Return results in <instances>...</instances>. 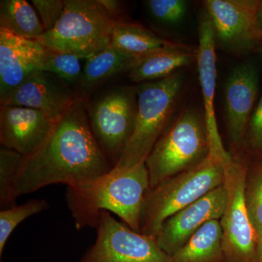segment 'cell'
I'll use <instances>...</instances> for the list:
<instances>
[{
  "instance_id": "obj_1",
  "label": "cell",
  "mask_w": 262,
  "mask_h": 262,
  "mask_svg": "<svg viewBox=\"0 0 262 262\" xmlns=\"http://www.w3.org/2000/svg\"><path fill=\"white\" fill-rule=\"evenodd\" d=\"M114 168L95 139L85 101L78 98L40 146L24 157L15 183L18 198L52 184L80 187Z\"/></svg>"
},
{
  "instance_id": "obj_2",
  "label": "cell",
  "mask_w": 262,
  "mask_h": 262,
  "mask_svg": "<svg viewBox=\"0 0 262 262\" xmlns=\"http://www.w3.org/2000/svg\"><path fill=\"white\" fill-rule=\"evenodd\" d=\"M150 187L145 163L133 168H114L96 180L67 187L66 201L77 229L96 228L102 211L112 212L139 232L144 195Z\"/></svg>"
},
{
  "instance_id": "obj_3",
  "label": "cell",
  "mask_w": 262,
  "mask_h": 262,
  "mask_svg": "<svg viewBox=\"0 0 262 262\" xmlns=\"http://www.w3.org/2000/svg\"><path fill=\"white\" fill-rule=\"evenodd\" d=\"M227 161L210 155L198 166L149 187L141 206L139 232L156 237L169 217L222 185Z\"/></svg>"
},
{
  "instance_id": "obj_4",
  "label": "cell",
  "mask_w": 262,
  "mask_h": 262,
  "mask_svg": "<svg viewBox=\"0 0 262 262\" xmlns=\"http://www.w3.org/2000/svg\"><path fill=\"white\" fill-rule=\"evenodd\" d=\"M211 153L204 116L192 110L170 122L146 160L150 187L198 166Z\"/></svg>"
},
{
  "instance_id": "obj_5",
  "label": "cell",
  "mask_w": 262,
  "mask_h": 262,
  "mask_svg": "<svg viewBox=\"0 0 262 262\" xmlns=\"http://www.w3.org/2000/svg\"><path fill=\"white\" fill-rule=\"evenodd\" d=\"M116 23L98 0H65L58 23L37 41L48 50L86 59L110 46Z\"/></svg>"
},
{
  "instance_id": "obj_6",
  "label": "cell",
  "mask_w": 262,
  "mask_h": 262,
  "mask_svg": "<svg viewBox=\"0 0 262 262\" xmlns=\"http://www.w3.org/2000/svg\"><path fill=\"white\" fill-rule=\"evenodd\" d=\"M182 87L176 72L160 80L139 83L135 128L115 168H128L145 163L157 141L170 123Z\"/></svg>"
},
{
  "instance_id": "obj_7",
  "label": "cell",
  "mask_w": 262,
  "mask_h": 262,
  "mask_svg": "<svg viewBox=\"0 0 262 262\" xmlns=\"http://www.w3.org/2000/svg\"><path fill=\"white\" fill-rule=\"evenodd\" d=\"M84 101L95 139L115 168L135 128L137 89L122 85L101 88Z\"/></svg>"
},
{
  "instance_id": "obj_8",
  "label": "cell",
  "mask_w": 262,
  "mask_h": 262,
  "mask_svg": "<svg viewBox=\"0 0 262 262\" xmlns=\"http://www.w3.org/2000/svg\"><path fill=\"white\" fill-rule=\"evenodd\" d=\"M248 163L242 153H231L225 164L228 203L220 220L225 262H260L257 234L248 217L244 191Z\"/></svg>"
},
{
  "instance_id": "obj_9",
  "label": "cell",
  "mask_w": 262,
  "mask_h": 262,
  "mask_svg": "<svg viewBox=\"0 0 262 262\" xmlns=\"http://www.w3.org/2000/svg\"><path fill=\"white\" fill-rule=\"evenodd\" d=\"M96 229V241L80 262H172L156 237L133 230L110 212H101Z\"/></svg>"
},
{
  "instance_id": "obj_10",
  "label": "cell",
  "mask_w": 262,
  "mask_h": 262,
  "mask_svg": "<svg viewBox=\"0 0 262 262\" xmlns=\"http://www.w3.org/2000/svg\"><path fill=\"white\" fill-rule=\"evenodd\" d=\"M259 4L260 1L256 0L205 1L216 44L236 53L259 46L262 40V27L258 16Z\"/></svg>"
},
{
  "instance_id": "obj_11",
  "label": "cell",
  "mask_w": 262,
  "mask_h": 262,
  "mask_svg": "<svg viewBox=\"0 0 262 262\" xmlns=\"http://www.w3.org/2000/svg\"><path fill=\"white\" fill-rule=\"evenodd\" d=\"M228 203L225 183L169 217L156 236L160 247L172 256L207 222L220 220Z\"/></svg>"
},
{
  "instance_id": "obj_12",
  "label": "cell",
  "mask_w": 262,
  "mask_h": 262,
  "mask_svg": "<svg viewBox=\"0 0 262 262\" xmlns=\"http://www.w3.org/2000/svg\"><path fill=\"white\" fill-rule=\"evenodd\" d=\"M258 87L257 70L251 63L234 68L226 82V119L233 153H242L246 146L248 124L256 106Z\"/></svg>"
},
{
  "instance_id": "obj_13",
  "label": "cell",
  "mask_w": 262,
  "mask_h": 262,
  "mask_svg": "<svg viewBox=\"0 0 262 262\" xmlns=\"http://www.w3.org/2000/svg\"><path fill=\"white\" fill-rule=\"evenodd\" d=\"M75 89L45 71H36L3 101L1 106H18L42 111L57 121L78 98Z\"/></svg>"
},
{
  "instance_id": "obj_14",
  "label": "cell",
  "mask_w": 262,
  "mask_h": 262,
  "mask_svg": "<svg viewBox=\"0 0 262 262\" xmlns=\"http://www.w3.org/2000/svg\"><path fill=\"white\" fill-rule=\"evenodd\" d=\"M56 121L35 108L0 106V144L30 156L48 139Z\"/></svg>"
},
{
  "instance_id": "obj_15",
  "label": "cell",
  "mask_w": 262,
  "mask_h": 262,
  "mask_svg": "<svg viewBox=\"0 0 262 262\" xmlns=\"http://www.w3.org/2000/svg\"><path fill=\"white\" fill-rule=\"evenodd\" d=\"M215 32L211 19L206 14L199 25V45L196 50V63L201 84L204 119L210 143V155L224 160L230 158V153L226 151L221 139L215 117L214 98L216 84V55H215Z\"/></svg>"
},
{
  "instance_id": "obj_16",
  "label": "cell",
  "mask_w": 262,
  "mask_h": 262,
  "mask_svg": "<svg viewBox=\"0 0 262 262\" xmlns=\"http://www.w3.org/2000/svg\"><path fill=\"white\" fill-rule=\"evenodd\" d=\"M47 49L37 40L0 29V101L39 71Z\"/></svg>"
},
{
  "instance_id": "obj_17",
  "label": "cell",
  "mask_w": 262,
  "mask_h": 262,
  "mask_svg": "<svg viewBox=\"0 0 262 262\" xmlns=\"http://www.w3.org/2000/svg\"><path fill=\"white\" fill-rule=\"evenodd\" d=\"M196 58V51L170 42L167 46L139 57L128 72L131 81L142 83L165 78Z\"/></svg>"
},
{
  "instance_id": "obj_18",
  "label": "cell",
  "mask_w": 262,
  "mask_h": 262,
  "mask_svg": "<svg viewBox=\"0 0 262 262\" xmlns=\"http://www.w3.org/2000/svg\"><path fill=\"white\" fill-rule=\"evenodd\" d=\"M138 58L122 54L111 46L104 51L86 58L82 77L75 92L84 101L101 89L108 80L130 72Z\"/></svg>"
},
{
  "instance_id": "obj_19",
  "label": "cell",
  "mask_w": 262,
  "mask_h": 262,
  "mask_svg": "<svg viewBox=\"0 0 262 262\" xmlns=\"http://www.w3.org/2000/svg\"><path fill=\"white\" fill-rule=\"evenodd\" d=\"M171 257L172 262H225L220 220L205 224Z\"/></svg>"
},
{
  "instance_id": "obj_20",
  "label": "cell",
  "mask_w": 262,
  "mask_h": 262,
  "mask_svg": "<svg viewBox=\"0 0 262 262\" xmlns=\"http://www.w3.org/2000/svg\"><path fill=\"white\" fill-rule=\"evenodd\" d=\"M170 42L146 27L125 20L115 24L110 46L122 54L139 58Z\"/></svg>"
},
{
  "instance_id": "obj_21",
  "label": "cell",
  "mask_w": 262,
  "mask_h": 262,
  "mask_svg": "<svg viewBox=\"0 0 262 262\" xmlns=\"http://www.w3.org/2000/svg\"><path fill=\"white\" fill-rule=\"evenodd\" d=\"M0 29L33 40L45 32L35 8L26 0L0 1Z\"/></svg>"
},
{
  "instance_id": "obj_22",
  "label": "cell",
  "mask_w": 262,
  "mask_h": 262,
  "mask_svg": "<svg viewBox=\"0 0 262 262\" xmlns=\"http://www.w3.org/2000/svg\"><path fill=\"white\" fill-rule=\"evenodd\" d=\"M249 220L258 237H262V160L249 165L244 191Z\"/></svg>"
},
{
  "instance_id": "obj_23",
  "label": "cell",
  "mask_w": 262,
  "mask_h": 262,
  "mask_svg": "<svg viewBox=\"0 0 262 262\" xmlns=\"http://www.w3.org/2000/svg\"><path fill=\"white\" fill-rule=\"evenodd\" d=\"M45 200L33 199L21 205H15L0 211V257L3 256L5 245L14 229L22 222L32 215L38 214L49 208Z\"/></svg>"
},
{
  "instance_id": "obj_24",
  "label": "cell",
  "mask_w": 262,
  "mask_h": 262,
  "mask_svg": "<svg viewBox=\"0 0 262 262\" xmlns=\"http://www.w3.org/2000/svg\"><path fill=\"white\" fill-rule=\"evenodd\" d=\"M80 59L75 55L47 49L39 70L54 74L75 90L83 72Z\"/></svg>"
},
{
  "instance_id": "obj_25",
  "label": "cell",
  "mask_w": 262,
  "mask_h": 262,
  "mask_svg": "<svg viewBox=\"0 0 262 262\" xmlns=\"http://www.w3.org/2000/svg\"><path fill=\"white\" fill-rule=\"evenodd\" d=\"M24 156L13 149L0 148V206L2 209L16 205L15 183Z\"/></svg>"
},
{
  "instance_id": "obj_26",
  "label": "cell",
  "mask_w": 262,
  "mask_h": 262,
  "mask_svg": "<svg viewBox=\"0 0 262 262\" xmlns=\"http://www.w3.org/2000/svg\"><path fill=\"white\" fill-rule=\"evenodd\" d=\"M144 5L150 16L163 24L178 23L187 11V3L183 0H148Z\"/></svg>"
},
{
  "instance_id": "obj_27",
  "label": "cell",
  "mask_w": 262,
  "mask_h": 262,
  "mask_svg": "<svg viewBox=\"0 0 262 262\" xmlns=\"http://www.w3.org/2000/svg\"><path fill=\"white\" fill-rule=\"evenodd\" d=\"M32 3L40 18L45 32L54 28L63 13L65 0H32Z\"/></svg>"
},
{
  "instance_id": "obj_28",
  "label": "cell",
  "mask_w": 262,
  "mask_h": 262,
  "mask_svg": "<svg viewBox=\"0 0 262 262\" xmlns=\"http://www.w3.org/2000/svg\"><path fill=\"white\" fill-rule=\"evenodd\" d=\"M246 146L258 160H262V94L250 119Z\"/></svg>"
},
{
  "instance_id": "obj_29",
  "label": "cell",
  "mask_w": 262,
  "mask_h": 262,
  "mask_svg": "<svg viewBox=\"0 0 262 262\" xmlns=\"http://www.w3.org/2000/svg\"><path fill=\"white\" fill-rule=\"evenodd\" d=\"M99 3L102 5L105 10L107 11L108 14L111 15L112 18L117 22L125 20V19L122 18V4L121 2L117 1V0H98Z\"/></svg>"
},
{
  "instance_id": "obj_30",
  "label": "cell",
  "mask_w": 262,
  "mask_h": 262,
  "mask_svg": "<svg viewBox=\"0 0 262 262\" xmlns=\"http://www.w3.org/2000/svg\"><path fill=\"white\" fill-rule=\"evenodd\" d=\"M257 252L259 261L262 262V237H258Z\"/></svg>"
},
{
  "instance_id": "obj_31",
  "label": "cell",
  "mask_w": 262,
  "mask_h": 262,
  "mask_svg": "<svg viewBox=\"0 0 262 262\" xmlns=\"http://www.w3.org/2000/svg\"><path fill=\"white\" fill-rule=\"evenodd\" d=\"M258 16L260 24H261L262 27V1H260L259 7H258Z\"/></svg>"
},
{
  "instance_id": "obj_32",
  "label": "cell",
  "mask_w": 262,
  "mask_h": 262,
  "mask_svg": "<svg viewBox=\"0 0 262 262\" xmlns=\"http://www.w3.org/2000/svg\"><path fill=\"white\" fill-rule=\"evenodd\" d=\"M259 47H260V49H261L262 51V40H261V44H260Z\"/></svg>"
}]
</instances>
